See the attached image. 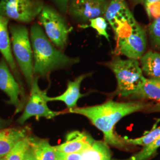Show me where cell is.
Wrapping results in <instances>:
<instances>
[{
	"instance_id": "cell-22",
	"label": "cell",
	"mask_w": 160,
	"mask_h": 160,
	"mask_svg": "<svg viewBox=\"0 0 160 160\" xmlns=\"http://www.w3.org/2000/svg\"><path fill=\"white\" fill-rule=\"evenodd\" d=\"M148 34L152 45L160 51V17L150 24Z\"/></svg>"
},
{
	"instance_id": "cell-25",
	"label": "cell",
	"mask_w": 160,
	"mask_h": 160,
	"mask_svg": "<svg viewBox=\"0 0 160 160\" xmlns=\"http://www.w3.org/2000/svg\"><path fill=\"white\" fill-rule=\"evenodd\" d=\"M55 160H82L80 153H65L55 150Z\"/></svg>"
},
{
	"instance_id": "cell-10",
	"label": "cell",
	"mask_w": 160,
	"mask_h": 160,
	"mask_svg": "<svg viewBox=\"0 0 160 160\" xmlns=\"http://www.w3.org/2000/svg\"><path fill=\"white\" fill-rule=\"evenodd\" d=\"M108 0H72L69 7L70 14L81 21L103 17L109 4Z\"/></svg>"
},
{
	"instance_id": "cell-24",
	"label": "cell",
	"mask_w": 160,
	"mask_h": 160,
	"mask_svg": "<svg viewBox=\"0 0 160 160\" xmlns=\"http://www.w3.org/2000/svg\"><path fill=\"white\" fill-rule=\"evenodd\" d=\"M149 19L152 22L160 17V1L144 6Z\"/></svg>"
},
{
	"instance_id": "cell-12",
	"label": "cell",
	"mask_w": 160,
	"mask_h": 160,
	"mask_svg": "<svg viewBox=\"0 0 160 160\" xmlns=\"http://www.w3.org/2000/svg\"><path fill=\"white\" fill-rule=\"evenodd\" d=\"M8 18L0 16V52L14 75L17 82L22 86L23 83L12 53L11 42L8 32Z\"/></svg>"
},
{
	"instance_id": "cell-3",
	"label": "cell",
	"mask_w": 160,
	"mask_h": 160,
	"mask_svg": "<svg viewBox=\"0 0 160 160\" xmlns=\"http://www.w3.org/2000/svg\"><path fill=\"white\" fill-rule=\"evenodd\" d=\"M107 66L115 75L118 82L116 92L122 97L137 92L146 81L137 59L115 57L107 63Z\"/></svg>"
},
{
	"instance_id": "cell-4",
	"label": "cell",
	"mask_w": 160,
	"mask_h": 160,
	"mask_svg": "<svg viewBox=\"0 0 160 160\" xmlns=\"http://www.w3.org/2000/svg\"><path fill=\"white\" fill-rule=\"evenodd\" d=\"M12 51L29 87L34 79L33 54L28 29L22 25H12Z\"/></svg>"
},
{
	"instance_id": "cell-1",
	"label": "cell",
	"mask_w": 160,
	"mask_h": 160,
	"mask_svg": "<svg viewBox=\"0 0 160 160\" xmlns=\"http://www.w3.org/2000/svg\"><path fill=\"white\" fill-rule=\"evenodd\" d=\"M151 104L142 102H116L108 101L102 104L75 108L68 110L69 112L85 116L102 132L104 142L116 148L124 149L127 145L123 138L120 137L114 132L115 125L128 114L148 109Z\"/></svg>"
},
{
	"instance_id": "cell-17",
	"label": "cell",
	"mask_w": 160,
	"mask_h": 160,
	"mask_svg": "<svg viewBox=\"0 0 160 160\" xmlns=\"http://www.w3.org/2000/svg\"><path fill=\"white\" fill-rule=\"evenodd\" d=\"M82 160H111V152L108 144L94 141L91 147L81 152Z\"/></svg>"
},
{
	"instance_id": "cell-7",
	"label": "cell",
	"mask_w": 160,
	"mask_h": 160,
	"mask_svg": "<svg viewBox=\"0 0 160 160\" xmlns=\"http://www.w3.org/2000/svg\"><path fill=\"white\" fill-rule=\"evenodd\" d=\"M43 4L36 0H0V16L29 23L42 12Z\"/></svg>"
},
{
	"instance_id": "cell-11",
	"label": "cell",
	"mask_w": 160,
	"mask_h": 160,
	"mask_svg": "<svg viewBox=\"0 0 160 160\" xmlns=\"http://www.w3.org/2000/svg\"><path fill=\"white\" fill-rule=\"evenodd\" d=\"M94 141L88 133L75 131L68 133L63 143L55 146V148L65 153H80L91 147Z\"/></svg>"
},
{
	"instance_id": "cell-14",
	"label": "cell",
	"mask_w": 160,
	"mask_h": 160,
	"mask_svg": "<svg viewBox=\"0 0 160 160\" xmlns=\"http://www.w3.org/2000/svg\"><path fill=\"white\" fill-rule=\"evenodd\" d=\"M28 129L11 128L0 130V158L6 157L16 143L28 137Z\"/></svg>"
},
{
	"instance_id": "cell-18",
	"label": "cell",
	"mask_w": 160,
	"mask_h": 160,
	"mask_svg": "<svg viewBox=\"0 0 160 160\" xmlns=\"http://www.w3.org/2000/svg\"><path fill=\"white\" fill-rule=\"evenodd\" d=\"M132 95L135 98H149L160 102V79H146L139 90Z\"/></svg>"
},
{
	"instance_id": "cell-31",
	"label": "cell",
	"mask_w": 160,
	"mask_h": 160,
	"mask_svg": "<svg viewBox=\"0 0 160 160\" xmlns=\"http://www.w3.org/2000/svg\"><path fill=\"white\" fill-rule=\"evenodd\" d=\"M0 160H7V159H6V157H4L2 158H0Z\"/></svg>"
},
{
	"instance_id": "cell-27",
	"label": "cell",
	"mask_w": 160,
	"mask_h": 160,
	"mask_svg": "<svg viewBox=\"0 0 160 160\" xmlns=\"http://www.w3.org/2000/svg\"><path fill=\"white\" fill-rule=\"evenodd\" d=\"M11 120H6L0 117V130L7 128L10 125Z\"/></svg>"
},
{
	"instance_id": "cell-2",
	"label": "cell",
	"mask_w": 160,
	"mask_h": 160,
	"mask_svg": "<svg viewBox=\"0 0 160 160\" xmlns=\"http://www.w3.org/2000/svg\"><path fill=\"white\" fill-rule=\"evenodd\" d=\"M33 54V72L36 77H46L52 71L79 62V58L69 57L55 48L38 24L30 30Z\"/></svg>"
},
{
	"instance_id": "cell-29",
	"label": "cell",
	"mask_w": 160,
	"mask_h": 160,
	"mask_svg": "<svg viewBox=\"0 0 160 160\" xmlns=\"http://www.w3.org/2000/svg\"><path fill=\"white\" fill-rule=\"evenodd\" d=\"M157 1H160V0H143V4L144 6H146Z\"/></svg>"
},
{
	"instance_id": "cell-26",
	"label": "cell",
	"mask_w": 160,
	"mask_h": 160,
	"mask_svg": "<svg viewBox=\"0 0 160 160\" xmlns=\"http://www.w3.org/2000/svg\"><path fill=\"white\" fill-rule=\"evenodd\" d=\"M58 8L62 12H66L68 8L69 0H53Z\"/></svg>"
},
{
	"instance_id": "cell-21",
	"label": "cell",
	"mask_w": 160,
	"mask_h": 160,
	"mask_svg": "<svg viewBox=\"0 0 160 160\" xmlns=\"http://www.w3.org/2000/svg\"><path fill=\"white\" fill-rule=\"evenodd\" d=\"M160 148V137L152 143L144 147L142 149L128 158L113 160H147Z\"/></svg>"
},
{
	"instance_id": "cell-30",
	"label": "cell",
	"mask_w": 160,
	"mask_h": 160,
	"mask_svg": "<svg viewBox=\"0 0 160 160\" xmlns=\"http://www.w3.org/2000/svg\"><path fill=\"white\" fill-rule=\"evenodd\" d=\"M133 5H138L143 4V0H131Z\"/></svg>"
},
{
	"instance_id": "cell-6",
	"label": "cell",
	"mask_w": 160,
	"mask_h": 160,
	"mask_svg": "<svg viewBox=\"0 0 160 160\" xmlns=\"http://www.w3.org/2000/svg\"><path fill=\"white\" fill-rule=\"evenodd\" d=\"M39 20L48 38L57 47L63 49L70 32L63 17L51 7L44 6L39 14Z\"/></svg>"
},
{
	"instance_id": "cell-8",
	"label": "cell",
	"mask_w": 160,
	"mask_h": 160,
	"mask_svg": "<svg viewBox=\"0 0 160 160\" xmlns=\"http://www.w3.org/2000/svg\"><path fill=\"white\" fill-rule=\"evenodd\" d=\"M146 48L147 35L141 25L129 36L116 42V52L128 59H141L145 53Z\"/></svg>"
},
{
	"instance_id": "cell-5",
	"label": "cell",
	"mask_w": 160,
	"mask_h": 160,
	"mask_svg": "<svg viewBox=\"0 0 160 160\" xmlns=\"http://www.w3.org/2000/svg\"><path fill=\"white\" fill-rule=\"evenodd\" d=\"M38 77H34L31 85L30 95L23 113L18 119L17 122L20 125H23L32 117H36L37 119L40 118H45L52 119L61 114L59 112H54L48 106V96L46 92L42 90L38 84Z\"/></svg>"
},
{
	"instance_id": "cell-28",
	"label": "cell",
	"mask_w": 160,
	"mask_h": 160,
	"mask_svg": "<svg viewBox=\"0 0 160 160\" xmlns=\"http://www.w3.org/2000/svg\"><path fill=\"white\" fill-rule=\"evenodd\" d=\"M23 160H36L34 158V154L33 153V151H32V149L30 148V147L28 150Z\"/></svg>"
},
{
	"instance_id": "cell-16",
	"label": "cell",
	"mask_w": 160,
	"mask_h": 160,
	"mask_svg": "<svg viewBox=\"0 0 160 160\" xmlns=\"http://www.w3.org/2000/svg\"><path fill=\"white\" fill-rule=\"evenodd\" d=\"M142 72L151 78L160 79V53L149 51L140 59Z\"/></svg>"
},
{
	"instance_id": "cell-20",
	"label": "cell",
	"mask_w": 160,
	"mask_h": 160,
	"mask_svg": "<svg viewBox=\"0 0 160 160\" xmlns=\"http://www.w3.org/2000/svg\"><path fill=\"white\" fill-rule=\"evenodd\" d=\"M30 148L29 137L24 138L17 142L6 156L7 160H23Z\"/></svg>"
},
{
	"instance_id": "cell-19",
	"label": "cell",
	"mask_w": 160,
	"mask_h": 160,
	"mask_svg": "<svg viewBox=\"0 0 160 160\" xmlns=\"http://www.w3.org/2000/svg\"><path fill=\"white\" fill-rule=\"evenodd\" d=\"M160 137V126L157 127L155 123L152 129L145 134L142 137L135 139H129L127 138H123V141L126 144L133 145H142L146 146L149 143H152Z\"/></svg>"
},
{
	"instance_id": "cell-15",
	"label": "cell",
	"mask_w": 160,
	"mask_h": 160,
	"mask_svg": "<svg viewBox=\"0 0 160 160\" xmlns=\"http://www.w3.org/2000/svg\"><path fill=\"white\" fill-rule=\"evenodd\" d=\"M30 147L36 160H55V148L46 139L29 137Z\"/></svg>"
},
{
	"instance_id": "cell-13",
	"label": "cell",
	"mask_w": 160,
	"mask_h": 160,
	"mask_svg": "<svg viewBox=\"0 0 160 160\" xmlns=\"http://www.w3.org/2000/svg\"><path fill=\"white\" fill-rule=\"evenodd\" d=\"M91 74L92 73L81 75L74 81H69L65 92L57 97H50L48 96L46 97L48 102L52 101L62 102L65 104L68 110L76 108L78 100L84 96L80 92L81 82Z\"/></svg>"
},
{
	"instance_id": "cell-9",
	"label": "cell",
	"mask_w": 160,
	"mask_h": 160,
	"mask_svg": "<svg viewBox=\"0 0 160 160\" xmlns=\"http://www.w3.org/2000/svg\"><path fill=\"white\" fill-rule=\"evenodd\" d=\"M9 69L4 58L0 60V90L4 92L9 97L7 103L16 108V113L22 110L23 105L20 99V96H23L24 90Z\"/></svg>"
},
{
	"instance_id": "cell-23",
	"label": "cell",
	"mask_w": 160,
	"mask_h": 160,
	"mask_svg": "<svg viewBox=\"0 0 160 160\" xmlns=\"http://www.w3.org/2000/svg\"><path fill=\"white\" fill-rule=\"evenodd\" d=\"M90 24L87 26L91 27L96 30L97 33L100 36H104L107 40L109 41V35L107 32L108 23L104 17H98L89 20Z\"/></svg>"
}]
</instances>
